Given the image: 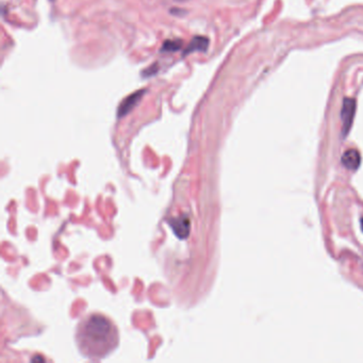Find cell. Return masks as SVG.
<instances>
[{
	"instance_id": "cell-1",
	"label": "cell",
	"mask_w": 363,
	"mask_h": 363,
	"mask_svg": "<svg viewBox=\"0 0 363 363\" xmlns=\"http://www.w3.org/2000/svg\"><path fill=\"white\" fill-rule=\"evenodd\" d=\"M119 329L103 314L85 316L77 326L76 342L80 353L90 359H100L112 353L119 345Z\"/></svg>"
},
{
	"instance_id": "cell-2",
	"label": "cell",
	"mask_w": 363,
	"mask_h": 363,
	"mask_svg": "<svg viewBox=\"0 0 363 363\" xmlns=\"http://www.w3.org/2000/svg\"><path fill=\"white\" fill-rule=\"evenodd\" d=\"M355 111H356L355 100L352 98H345L342 107V113H341L342 132L345 136L347 135L348 131H350V129L352 127L353 120L355 116Z\"/></svg>"
},
{
	"instance_id": "cell-3",
	"label": "cell",
	"mask_w": 363,
	"mask_h": 363,
	"mask_svg": "<svg viewBox=\"0 0 363 363\" xmlns=\"http://www.w3.org/2000/svg\"><path fill=\"white\" fill-rule=\"evenodd\" d=\"M145 93H146V90H139L132 93L131 95H129L128 97H126L119 106L118 109L119 118H123V116H125L126 114H128L130 111H131L140 103V100L143 98Z\"/></svg>"
},
{
	"instance_id": "cell-4",
	"label": "cell",
	"mask_w": 363,
	"mask_h": 363,
	"mask_svg": "<svg viewBox=\"0 0 363 363\" xmlns=\"http://www.w3.org/2000/svg\"><path fill=\"white\" fill-rule=\"evenodd\" d=\"M170 227L175 235L180 239H185L190 235L191 230V221L187 215H181L180 217L170 221Z\"/></svg>"
},
{
	"instance_id": "cell-5",
	"label": "cell",
	"mask_w": 363,
	"mask_h": 363,
	"mask_svg": "<svg viewBox=\"0 0 363 363\" xmlns=\"http://www.w3.org/2000/svg\"><path fill=\"white\" fill-rule=\"evenodd\" d=\"M208 47H209V39L206 36L197 35V36H194L192 39V41L188 43V45L183 50L182 55L185 56V55L190 54L192 52H195V51L205 52V51H207Z\"/></svg>"
},
{
	"instance_id": "cell-6",
	"label": "cell",
	"mask_w": 363,
	"mask_h": 363,
	"mask_svg": "<svg viewBox=\"0 0 363 363\" xmlns=\"http://www.w3.org/2000/svg\"><path fill=\"white\" fill-rule=\"evenodd\" d=\"M342 163L348 169H357L361 163L360 154L356 149H348L342 156Z\"/></svg>"
},
{
	"instance_id": "cell-7",
	"label": "cell",
	"mask_w": 363,
	"mask_h": 363,
	"mask_svg": "<svg viewBox=\"0 0 363 363\" xmlns=\"http://www.w3.org/2000/svg\"><path fill=\"white\" fill-rule=\"evenodd\" d=\"M181 40H166L161 47V52H176L182 48Z\"/></svg>"
},
{
	"instance_id": "cell-8",
	"label": "cell",
	"mask_w": 363,
	"mask_h": 363,
	"mask_svg": "<svg viewBox=\"0 0 363 363\" xmlns=\"http://www.w3.org/2000/svg\"><path fill=\"white\" fill-rule=\"evenodd\" d=\"M159 69V67H158V64H152L150 67H148V68H146V69H145L143 72H142V75L143 76H145V77H149V76H152L154 74H156V72H157V70Z\"/></svg>"
},
{
	"instance_id": "cell-9",
	"label": "cell",
	"mask_w": 363,
	"mask_h": 363,
	"mask_svg": "<svg viewBox=\"0 0 363 363\" xmlns=\"http://www.w3.org/2000/svg\"><path fill=\"white\" fill-rule=\"evenodd\" d=\"M176 2H180V3H183V2H186V0H176Z\"/></svg>"
}]
</instances>
